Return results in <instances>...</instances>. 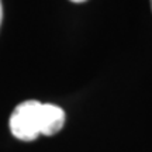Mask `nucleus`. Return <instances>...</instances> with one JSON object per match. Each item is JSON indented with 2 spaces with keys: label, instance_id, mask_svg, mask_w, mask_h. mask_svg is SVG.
<instances>
[{
  "label": "nucleus",
  "instance_id": "7ed1b4c3",
  "mask_svg": "<svg viewBox=\"0 0 152 152\" xmlns=\"http://www.w3.org/2000/svg\"><path fill=\"white\" fill-rule=\"evenodd\" d=\"M73 3H83V1H86V0H71Z\"/></svg>",
  "mask_w": 152,
  "mask_h": 152
},
{
  "label": "nucleus",
  "instance_id": "f03ea898",
  "mask_svg": "<svg viewBox=\"0 0 152 152\" xmlns=\"http://www.w3.org/2000/svg\"><path fill=\"white\" fill-rule=\"evenodd\" d=\"M1 20H3V6H1V0H0V26H1Z\"/></svg>",
  "mask_w": 152,
  "mask_h": 152
},
{
  "label": "nucleus",
  "instance_id": "20e7f679",
  "mask_svg": "<svg viewBox=\"0 0 152 152\" xmlns=\"http://www.w3.org/2000/svg\"><path fill=\"white\" fill-rule=\"evenodd\" d=\"M151 6H152V0H151Z\"/></svg>",
  "mask_w": 152,
  "mask_h": 152
},
{
  "label": "nucleus",
  "instance_id": "f257e3e1",
  "mask_svg": "<svg viewBox=\"0 0 152 152\" xmlns=\"http://www.w3.org/2000/svg\"><path fill=\"white\" fill-rule=\"evenodd\" d=\"M9 124L17 140L30 142L39 134L51 137L59 132L65 124V111L55 104L27 100L13 110Z\"/></svg>",
  "mask_w": 152,
  "mask_h": 152
}]
</instances>
